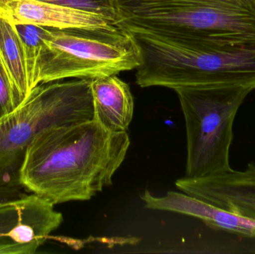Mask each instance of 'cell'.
I'll return each mask as SVG.
<instances>
[{"label": "cell", "mask_w": 255, "mask_h": 254, "mask_svg": "<svg viewBox=\"0 0 255 254\" xmlns=\"http://www.w3.org/2000/svg\"><path fill=\"white\" fill-rule=\"evenodd\" d=\"M249 167L251 169L252 173H253V177H254L255 180V165L253 164H249Z\"/></svg>", "instance_id": "16"}, {"label": "cell", "mask_w": 255, "mask_h": 254, "mask_svg": "<svg viewBox=\"0 0 255 254\" xmlns=\"http://www.w3.org/2000/svg\"><path fill=\"white\" fill-rule=\"evenodd\" d=\"M17 108L8 79L0 63V118L10 114Z\"/></svg>", "instance_id": "14"}, {"label": "cell", "mask_w": 255, "mask_h": 254, "mask_svg": "<svg viewBox=\"0 0 255 254\" xmlns=\"http://www.w3.org/2000/svg\"><path fill=\"white\" fill-rule=\"evenodd\" d=\"M10 0H0V9L3 10H7V4Z\"/></svg>", "instance_id": "15"}, {"label": "cell", "mask_w": 255, "mask_h": 254, "mask_svg": "<svg viewBox=\"0 0 255 254\" xmlns=\"http://www.w3.org/2000/svg\"><path fill=\"white\" fill-rule=\"evenodd\" d=\"M6 11L14 25L56 29H109L119 25L102 15L38 0H10Z\"/></svg>", "instance_id": "10"}, {"label": "cell", "mask_w": 255, "mask_h": 254, "mask_svg": "<svg viewBox=\"0 0 255 254\" xmlns=\"http://www.w3.org/2000/svg\"><path fill=\"white\" fill-rule=\"evenodd\" d=\"M54 204L35 194L0 202V254H32L63 222Z\"/></svg>", "instance_id": "7"}, {"label": "cell", "mask_w": 255, "mask_h": 254, "mask_svg": "<svg viewBox=\"0 0 255 254\" xmlns=\"http://www.w3.org/2000/svg\"><path fill=\"white\" fill-rule=\"evenodd\" d=\"M177 189L232 213L255 220V180L250 167L206 177H184L175 182Z\"/></svg>", "instance_id": "8"}, {"label": "cell", "mask_w": 255, "mask_h": 254, "mask_svg": "<svg viewBox=\"0 0 255 254\" xmlns=\"http://www.w3.org/2000/svg\"><path fill=\"white\" fill-rule=\"evenodd\" d=\"M145 207L150 210L173 212L193 216L210 228L244 237L255 238V220L232 213L184 192L169 191L165 196H155L148 189L140 195Z\"/></svg>", "instance_id": "9"}, {"label": "cell", "mask_w": 255, "mask_h": 254, "mask_svg": "<svg viewBox=\"0 0 255 254\" xmlns=\"http://www.w3.org/2000/svg\"><path fill=\"white\" fill-rule=\"evenodd\" d=\"M118 25L168 37L255 47V0H116Z\"/></svg>", "instance_id": "3"}, {"label": "cell", "mask_w": 255, "mask_h": 254, "mask_svg": "<svg viewBox=\"0 0 255 254\" xmlns=\"http://www.w3.org/2000/svg\"><path fill=\"white\" fill-rule=\"evenodd\" d=\"M94 119L91 79L37 85L16 110L0 118V185L19 183L25 151L39 131Z\"/></svg>", "instance_id": "4"}, {"label": "cell", "mask_w": 255, "mask_h": 254, "mask_svg": "<svg viewBox=\"0 0 255 254\" xmlns=\"http://www.w3.org/2000/svg\"><path fill=\"white\" fill-rule=\"evenodd\" d=\"M0 63L8 79L16 106L31 91L27 76L25 55L16 26L6 10L0 9Z\"/></svg>", "instance_id": "12"}, {"label": "cell", "mask_w": 255, "mask_h": 254, "mask_svg": "<svg viewBox=\"0 0 255 254\" xmlns=\"http://www.w3.org/2000/svg\"><path fill=\"white\" fill-rule=\"evenodd\" d=\"M91 91L94 119L109 131H127L134 108L129 85L115 75L91 79Z\"/></svg>", "instance_id": "11"}, {"label": "cell", "mask_w": 255, "mask_h": 254, "mask_svg": "<svg viewBox=\"0 0 255 254\" xmlns=\"http://www.w3.org/2000/svg\"><path fill=\"white\" fill-rule=\"evenodd\" d=\"M181 104L187 134L186 177L197 178L232 169L229 161L237 113L255 91L244 85L174 89Z\"/></svg>", "instance_id": "6"}, {"label": "cell", "mask_w": 255, "mask_h": 254, "mask_svg": "<svg viewBox=\"0 0 255 254\" xmlns=\"http://www.w3.org/2000/svg\"><path fill=\"white\" fill-rule=\"evenodd\" d=\"M139 48L131 34L113 28H47L37 65V83L94 79L136 70Z\"/></svg>", "instance_id": "5"}, {"label": "cell", "mask_w": 255, "mask_h": 254, "mask_svg": "<svg viewBox=\"0 0 255 254\" xmlns=\"http://www.w3.org/2000/svg\"><path fill=\"white\" fill-rule=\"evenodd\" d=\"M130 146L96 119L39 131L25 151L19 183L55 204L88 201L112 184Z\"/></svg>", "instance_id": "1"}, {"label": "cell", "mask_w": 255, "mask_h": 254, "mask_svg": "<svg viewBox=\"0 0 255 254\" xmlns=\"http://www.w3.org/2000/svg\"><path fill=\"white\" fill-rule=\"evenodd\" d=\"M141 55L140 87L244 85L255 90V47L227 46L187 37L129 31Z\"/></svg>", "instance_id": "2"}, {"label": "cell", "mask_w": 255, "mask_h": 254, "mask_svg": "<svg viewBox=\"0 0 255 254\" xmlns=\"http://www.w3.org/2000/svg\"><path fill=\"white\" fill-rule=\"evenodd\" d=\"M20 37L25 55L27 76L30 87L32 89L37 85V65L43 45V38L48 28L34 25H15Z\"/></svg>", "instance_id": "13"}]
</instances>
